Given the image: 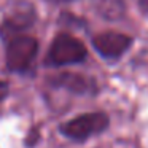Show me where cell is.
Listing matches in <instances>:
<instances>
[{"label": "cell", "mask_w": 148, "mask_h": 148, "mask_svg": "<svg viewBox=\"0 0 148 148\" xmlns=\"http://www.w3.org/2000/svg\"><path fill=\"white\" fill-rule=\"evenodd\" d=\"M5 62L8 70L14 73H24L30 69L38 53V42L37 38L24 34L10 37L5 40Z\"/></svg>", "instance_id": "obj_1"}, {"label": "cell", "mask_w": 148, "mask_h": 148, "mask_svg": "<svg viewBox=\"0 0 148 148\" xmlns=\"http://www.w3.org/2000/svg\"><path fill=\"white\" fill-rule=\"evenodd\" d=\"M86 46L70 34H58L48 49L45 64L49 67H64V65L80 64L86 59Z\"/></svg>", "instance_id": "obj_2"}, {"label": "cell", "mask_w": 148, "mask_h": 148, "mask_svg": "<svg viewBox=\"0 0 148 148\" xmlns=\"http://www.w3.org/2000/svg\"><path fill=\"white\" fill-rule=\"evenodd\" d=\"M110 124V119L105 113L102 112H91V113H83L75 118L65 121L61 124V132L67 138L72 140H86L96 134L103 132Z\"/></svg>", "instance_id": "obj_3"}, {"label": "cell", "mask_w": 148, "mask_h": 148, "mask_svg": "<svg viewBox=\"0 0 148 148\" xmlns=\"http://www.w3.org/2000/svg\"><path fill=\"white\" fill-rule=\"evenodd\" d=\"M132 45V38L121 32H102L92 38V46L102 58L118 59L129 49Z\"/></svg>", "instance_id": "obj_4"}, {"label": "cell", "mask_w": 148, "mask_h": 148, "mask_svg": "<svg viewBox=\"0 0 148 148\" xmlns=\"http://www.w3.org/2000/svg\"><path fill=\"white\" fill-rule=\"evenodd\" d=\"M51 81L56 86L65 88V89L72 91V92H78V94H86V92H94L96 91L94 81L88 80V78L81 77V75H75V73L56 75Z\"/></svg>", "instance_id": "obj_5"}, {"label": "cell", "mask_w": 148, "mask_h": 148, "mask_svg": "<svg viewBox=\"0 0 148 148\" xmlns=\"http://www.w3.org/2000/svg\"><path fill=\"white\" fill-rule=\"evenodd\" d=\"M32 21H34L32 11H29V13H16L13 16L7 18L2 23V26H0V37H2V40L5 42L10 37L23 34V30L27 29L32 24Z\"/></svg>", "instance_id": "obj_6"}, {"label": "cell", "mask_w": 148, "mask_h": 148, "mask_svg": "<svg viewBox=\"0 0 148 148\" xmlns=\"http://www.w3.org/2000/svg\"><path fill=\"white\" fill-rule=\"evenodd\" d=\"M8 84L5 83L3 80H0V102H2V100L3 99H7V96H8Z\"/></svg>", "instance_id": "obj_7"}, {"label": "cell", "mask_w": 148, "mask_h": 148, "mask_svg": "<svg viewBox=\"0 0 148 148\" xmlns=\"http://www.w3.org/2000/svg\"><path fill=\"white\" fill-rule=\"evenodd\" d=\"M140 8L148 13V0H140Z\"/></svg>", "instance_id": "obj_8"}, {"label": "cell", "mask_w": 148, "mask_h": 148, "mask_svg": "<svg viewBox=\"0 0 148 148\" xmlns=\"http://www.w3.org/2000/svg\"><path fill=\"white\" fill-rule=\"evenodd\" d=\"M56 2H70V0H56Z\"/></svg>", "instance_id": "obj_9"}]
</instances>
